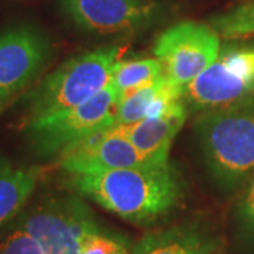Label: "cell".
Segmentation results:
<instances>
[{
	"instance_id": "6da1fadb",
	"label": "cell",
	"mask_w": 254,
	"mask_h": 254,
	"mask_svg": "<svg viewBox=\"0 0 254 254\" xmlns=\"http://www.w3.org/2000/svg\"><path fill=\"white\" fill-rule=\"evenodd\" d=\"M72 185L102 208L136 225L167 215L182 196L181 180L170 164L72 175Z\"/></svg>"
},
{
	"instance_id": "7a4b0ae2",
	"label": "cell",
	"mask_w": 254,
	"mask_h": 254,
	"mask_svg": "<svg viewBox=\"0 0 254 254\" xmlns=\"http://www.w3.org/2000/svg\"><path fill=\"white\" fill-rule=\"evenodd\" d=\"M195 133L209 173L220 187L232 190L254 173V96L199 113Z\"/></svg>"
},
{
	"instance_id": "3957f363",
	"label": "cell",
	"mask_w": 254,
	"mask_h": 254,
	"mask_svg": "<svg viewBox=\"0 0 254 254\" xmlns=\"http://www.w3.org/2000/svg\"><path fill=\"white\" fill-rule=\"evenodd\" d=\"M123 50L106 47L73 57L28 95V123L79 106L108 88Z\"/></svg>"
},
{
	"instance_id": "277c9868",
	"label": "cell",
	"mask_w": 254,
	"mask_h": 254,
	"mask_svg": "<svg viewBox=\"0 0 254 254\" xmlns=\"http://www.w3.org/2000/svg\"><path fill=\"white\" fill-rule=\"evenodd\" d=\"M119 92L110 83L79 106L28 123L30 141L40 155H60L64 150L103 128L115 126Z\"/></svg>"
},
{
	"instance_id": "5b68a950",
	"label": "cell",
	"mask_w": 254,
	"mask_h": 254,
	"mask_svg": "<svg viewBox=\"0 0 254 254\" xmlns=\"http://www.w3.org/2000/svg\"><path fill=\"white\" fill-rule=\"evenodd\" d=\"M254 96V47H225L212 65L187 86L184 99L198 113L237 105Z\"/></svg>"
},
{
	"instance_id": "8992f818",
	"label": "cell",
	"mask_w": 254,
	"mask_h": 254,
	"mask_svg": "<svg viewBox=\"0 0 254 254\" xmlns=\"http://www.w3.org/2000/svg\"><path fill=\"white\" fill-rule=\"evenodd\" d=\"M220 36L210 24L181 21L165 30L157 38L155 58L161 63L164 75L187 89V86L219 57Z\"/></svg>"
},
{
	"instance_id": "52a82bcc",
	"label": "cell",
	"mask_w": 254,
	"mask_h": 254,
	"mask_svg": "<svg viewBox=\"0 0 254 254\" xmlns=\"http://www.w3.org/2000/svg\"><path fill=\"white\" fill-rule=\"evenodd\" d=\"M96 225L79 200L54 199L31 210L18 227L34 237L46 254H81L82 237Z\"/></svg>"
},
{
	"instance_id": "ba28073f",
	"label": "cell",
	"mask_w": 254,
	"mask_h": 254,
	"mask_svg": "<svg viewBox=\"0 0 254 254\" xmlns=\"http://www.w3.org/2000/svg\"><path fill=\"white\" fill-rule=\"evenodd\" d=\"M58 157L61 168L71 175L160 165L137 150L127 137L123 125H115L93 133L64 150Z\"/></svg>"
},
{
	"instance_id": "9c48e42d",
	"label": "cell",
	"mask_w": 254,
	"mask_h": 254,
	"mask_svg": "<svg viewBox=\"0 0 254 254\" xmlns=\"http://www.w3.org/2000/svg\"><path fill=\"white\" fill-rule=\"evenodd\" d=\"M50 46L31 27H17L0 34V105L23 91L43 71Z\"/></svg>"
},
{
	"instance_id": "30bf717a",
	"label": "cell",
	"mask_w": 254,
	"mask_h": 254,
	"mask_svg": "<svg viewBox=\"0 0 254 254\" xmlns=\"http://www.w3.org/2000/svg\"><path fill=\"white\" fill-rule=\"evenodd\" d=\"M63 9L83 30L113 34L143 26L153 17L154 4L143 0H63Z\"/></svg>"
},
{
	"instance_id": "8fae6325",
	"label": "cell",
	"mask_w": 254,
	"mask_h": 254,
	"mask_svg": "<svg viewBox=\"0 0 254 254\" xmlns=\"http://www.w3.org/2000/svg\"><path fill=\"white\" fill-rule=\"evenodd\" d=\"M187 119V106L182 99L173 102L161 115L145 118L133 125H123L127 137L137 150L160 165L168 164L174 138Z\"/></svg>"
},
{
	"instance_id": "7c38bea8",
	"label": "cell",
	"mask_w": 254,
	"mask_h": 254,
	"mask_svg": "<svg viewBox=\"0 0 254 254\" xmlns=\"http://www.w3.org/2000/svg\"><path fill=\"white\" fill-rule=\"evenodd\" d=\"M218 239L198 223H182L148 233L131 247L130 254H213Z\"/></svg>"
},
{
	"instance_id": "4fadbf2b",
	"label": "cell",
	"mask_w": 254,
	"mask_h": 254,
	"mask_svg": "<svg viewBox=\"0 0 254 254\" xmlns=\"http://www.w3.org/2000/svg\"><path fill=\"white\" fill-rule=\"evenodd\" d=\"M38 180L36 168L0 163V225L11 219L31 196Z\"/></svg>"
},
{
	"instance_id": "5bb4252c",
	"label": "cell",
	"mask_w": 254,
	"mask_h": 254,
	"mask_svg": "<svg viewBox=\"0 0 254 254\" xmlns=\"http://www.w3.org/2000/svg\"><path fill=\"white\" fill-rule=\"evenodd\" d=\"M164 75V68L157 58L120 61L113 73L112 85L118 89L119 98L127 92L153 83Z\"/></svg>"
},
{
	"instance_id": "9a60e30c",
	"label": "cell",
	"mask_w": 254,
	"mask_h": 254,
	"mask_svg": "<svg viewBox=\"0 0 254 254\" xmlns=\"http://www.w3.org/2000/svg\"><path fill=\"white\" fill-rule=\"evenodd\" d=\"M167 76L163 75L160 79L153 83H148L138 89L127 92L119 98L118 115L115 125H133L147 118L150 106L155 98L163 91Z\"/></svg>"
},
{
	"instance_id": "2e32d148",
	"label": "cell",
	"mask_w": 254,
	"mask_h": 254,
	"mask_svg": "<svg viewBox=\"0 0 254 254\" xmlns=\"http://www.w3.org/2000/svg\"><path fill=\"white\" fill-rule=\"evenodd\" d=\"M209 24L218 31L220 38H252L254 37V0L213 16Z\"/></svg>"
},
{
	"instance_id": "e0dca14e",
	"label": "cell",
	"mask_w": 254,
	"mask_h": 254,
	"mask_svg": "<svg viewBox=\"0 0 254 254\" xmlns=\"http://www.w3.org/2000/svg\"><path fill=\"white\" fill-rule=\"evenodd\" d=\"M126 237L106 232L99 225L89 229L82 237L81 254H130Z\"/></svg>"
},
{
	"instance_id": "ac0fdd59",
	"label": "cell",
	"mask_w": 254,
	"mask_h": 254,
	"mask_svg": "<svg viewBox=\"0 0 254 254\" xmlns=\"http://www.w3.org/2000/svg\"><path fill=\"white\" fill-rule=\"evenodd\" d=\"M0 254H46V252L34 237L18 227L0 245Z\"/></svg>"
},
{
	"instance_id": "d6986e66",
	"label": "cell",
	"mask_w": 254,
	"mask_h": 254,
	"mask_svg": "<svg viewBox=\"0 0 254 254\" xmlns=\"http://www.w3.org/2000/svg\"><path fill=\"white\" fill-rule=\"evenodd\" d=\"M239 213L247 230L254 233V180L243 196V200L239 208Z\"/></svg>"
}]
</instances>
